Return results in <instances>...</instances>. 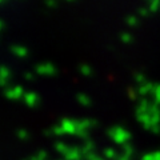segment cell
<instances>
[{"label": "cell", "instance_id": "7", "mask_svg": "<svg viewBox=\"0 0 160 160\" xmlns=\"http://www.w3.org/2000/svg\"><path fill=\"white\" fill-rule=\"evenodd\" d=\"M135 80H136V83L139 84V86H142V84L147 83V82H146V78H144V75H143V73H140V72L135 73Z\"/></svg>", "mask_w": 160, "mask_h": 160}, {"label": "cell", "instance_id": "10", "mask_svg": "<svg viewBox=\"0 0 160 160\" xmlns=\"http://www.w3.org/2000/svg\"><path fill=\"white\" fill-rule=\"evenodd\" d=\"M24 98H26V102L28 104H31V103H33L35 100H36V95H35V93H27Z\"/></svg>", "mask_w": 160, "mask_h": 160}, {"label": "cell", "instance_id": "1", "mask_svg": "<svg viewBox=\"0 0 160 160\" xmlns=\"http://www.w3.org/2000/svg\"><path fill=\"white\" fill-rule=\"evenodd\" d=\"M36 72L39 75H49V76H52V75L56 73V68L51 63H44V64L42 63L36 66Z\"/></svg>", "mask_w": 160, "mask_h": 160}, {"label": "cell", "instance_id": "6", "mask_svg": "<svg viewBox=\"0 0 160 160\" xmlns=\"http://www.w3.org/2000/svg\"><path fill=\"white\" fill-rule=\"evenodd\" d=\"M80 72H82V75H84V76H91L92 75L91 67H89L88 64H82V66H80Z\"/></svg>", "mask_w": 160, "mask_h": 160}, {"label": "cell", "instance_id": "2", "mask_svg": "<svg viewBox=\"0 0 160 160\" xmlns=\"http://www.w3.org/2000/svg\"><path fill=\"white\" fill-rule=\"evenodd\" d=\"M11 52L15 55V56H18V58L27 56V49L24 47H22V46H12L11 47Z\"/></svg>", "mask_w": 160, "mask_h": 160}, {"label": "cell", "instance_id": "9", "mask_svg": "<svg viewBox=\"0 0 160 160\" xmlns=\"http://www.w3.org/2000/svg\"><path fill=\"white\" fill-rule=\"evenodd\" d=\"M120 39H122V42H123V43H131V40H132L131 35H129L128 32L122 33V36H120Z\"/></svg>", "mask_w": 160, "mask_h": 160}, {"label": "cell", "instance_id": "16", "mask_svg": "<svg viewBox=\"0 0 160 160\" xmlns=\"http://www.w3.org/2000/svg\"><path fill=\"white\" fill-rule=\"evenodd\" d=\"M24 78H26L27 80H31V79H33V75H32L31 72H27V73H26V76H24Z\"/></svg>", "mask_w": 160, "mask_h": 160}, {"label": "cell", "instance_id": "18", "mask_svg": "<svg viewBox=\"0 0 160 160\" xmlns=\"http://www.w3.org/2000/svg\"><path fill=\"white\" fill-rule=\"evenodd\" d=\"M67 2H73V0H67Z\"/></svg>", "mask_w": 160, "mask_h": 160}, {"label": "cell", "instance_id": "4", "mask_svg": "<svg viewBox=\"0 0 160 160\" xmlns=\"http://www.w3.org/2000/svg\"><path fill=\"white\" fill-rule=\"evenodd\" d=\"M0 73H2V82H0V84L4 87L6 86V83H7V78L9 76V71H8V68L6 66H2V69H0Z\"/></svg>", "mask_w": 160, "mask_h": 160}, {"label": "cell", "instance_id": "20", "mask_svg": "<svg viewBox=\"0 0 160 160\" xmlns=\"http://www.w3.org/2000/svg\"><path fill=\"white\" fill-rule=\"evenodd\" d=\"M148 2H149V0H148Z\"/></svg>", "mask_w": 160, "mask_h": 160}, {"label": "cell", "instance_id": "11", "mask_svg": "<svg viewBox=\"0 0 160 160\" xmlns=\"http://www.w3.org/2000/svg\"><path fill=\"white\" fill-rule=\"evenodd\" d=\"M12 89H13V98H19L20 95L23 93V89H22V87H19V86L13 87Z\"/></svg>", "mask_w": 160, "mask_h": 160}, {"label": "cell", "instance_id": "13", "mask_svg": "<svg viewBox=\"0 0 160 160\" xmlns=\"http://www.w3.org/2000/svg\"><path fill=\"white\" fill-rule=\"evenodd\" d=\"M149 12H151V11H149L148 8H140V9H139V13L142 15V16H147Z\"/></svg>", "mask_w": 160, "mask_h": 160}, {"label": "cell", "instance_id": "5", "mask_svg": "<svg viewBox=\"0 0 160 160\" xmlns=\"http://www.w3.org/2000/svg\"><path fill=\"white\" fill-rule=\"evenodd\" d=\"M160 8V0H149V7L148 9L151 12H156Z\"/></svg>", "mask_w": 160, "mask_h": 160}, {"label": "cell", "instance_id": "14", "mask_svg": "<svg viewBox=\"0 0 160 160\" xmlns=\"http://www.w3.org/2000/svg\"><path fill=\"white\" fill-rule=\"evenodd\" d=\"M56 2L58 0H46V4L48 7H55L56 6Z\"/></svg>", "mask_w": 160, "mask_h": 160}, {"label": "cell", "instance_id": "15", "mask_svg": "<svg viewBox=\"0 0 160 160\" xmlns=\"http://www.w3.org/2000/svg\"><path fill=\"white\" fill-rule=\"evenodd\" d=\"M78 99L80 100V102H83V103H87V102H88L87 96H84V95H79V96H78Z\"/></svg>", "mask_w": 160, "mask_h": 160}, {"label": "cell", "instance_id": "12", "mask_svg": "<svg viewBox=\"0 0 160 160\" xmlns=\"http://www.w3.org/2000/svg\"><path fill=\"white\" fill-rule=\"evenodd\" d=\"M153 92H155V96H156V99L160 100V84H155Z\"/></svg>", "mask_w": 160, "mask_h": 160}, {"label": "cell", "instance_id": "3", "mask_svg": "<svg viewBox=\"0 0 160 160\" xmlns=\"http://www.w3.org/2000/svg\"><path fill=\"white\" fill-rule=\"evenodd\" d=\"M155 84L153 83H144V84H142V86H139V88H138V92L140 93V95H146V93H148L149 91H152V89H155Z\"/></svg>", "mask_w": 160, "mask_h": 160}, {"label": "cell", "instance_id": "17", "mask_svg": "<svg viewBox=\"0 0 160 160\" xmlns=\"http://www.w3.org/2000/svg\"><path fill=\"white\" fill-rule=\"evenodd\" d=\"M128 92H129V95H131V98L133 99V98H135V92L132 91V89H129V91H128Z\"/></svg>", "mask_w": 160, "mask_h": 160}, {"label": "cell", "instance_id": "8", "mask_svg": "<svg viewBox=\"0 0 160 160\" xmlns=\"http://www.w3.org/2000/svg\"><path fill=\"white\" fill-rule=\"evenodd\" d=\"M126 23L128 24V26H131V27H135L138 24V18H135V16H128L126 19Z\"/></svg>", "mask_w": 160, "mask_h": 160}, {"label": "cell", "instance_id": "19", "mask_svg": "<svg viewBox=\"0 0 160 160\" xmlns=\"http://www.w3.org/2000/svg\"><path fill=\"white\" fill-rule=\"evenodd\" d=\"M4 2H6V0H2V3H4Z\"/></svg>", "mask_w": 160, "mask_h": 160}]
</instances>
